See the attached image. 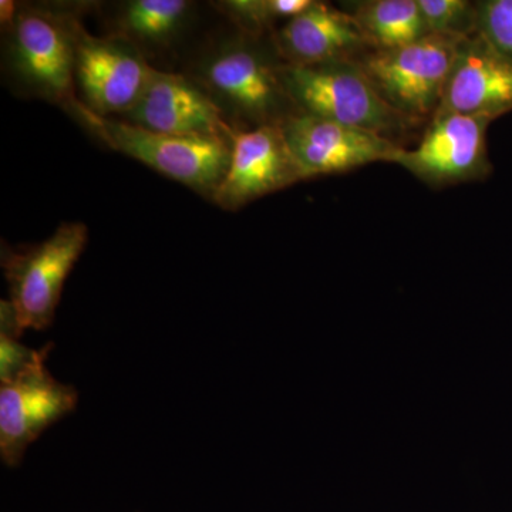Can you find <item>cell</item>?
<instances>
[{
	"label": "cell",
	"instance_id": "obj_18",
	"mask_svg": "<svg viewBox=\"0 0 512 512\" xmlns=\"http://www.w3.org/2000/svg\"><path fill=\"white\" fill-rule=\"evenodd\" d=\"M477 32L512 63V0L477 3Z\"/></svg>",
	"mask_w": 512,
	"mask_h": 512
},
{
	"label": "cell",
	"instance_id": "obj_19",
	"mask_svg": "<svg viewBox=\"0 0 512 512\" xmlns=\"http://www.w3.org/2000/svg\"><path fill=\"white\" fill-rule=\"evenodd\" d=\"M45 350L46 346L40 350L26 348L15 336L0 333V383L15 379L33 365Z\"/></svg>",
	"mask_w": 512,
	"mask_h": 512
},
{
	"label": "cell",
	"instance_id": "obj_14",
	"mask_svg": "<svg viewBox=\"0 0 512 512\" xmlns=\"http://www.w3.org/2000/svg\"><path fill=\"white\" fill-rule=\"evenodd\" d=\"M205 80L212 92L239 113L262 124L275 120L289 100L279 69L245 47H231L214 57L205 67ZM291 101V100H289Z\"/></svg>",
	"mask_w": 512,
	"mask_h": 512
},
{
	"label": "cell",
	"instance_id": "obj_2",
	"mask_svg": "<svg viewBox=\"0 0 512 512\" xmlns=\"http://www.w3.org/2000/svg\"><path fill=\"white\" fill-rule=\"evenodd\" d=\"M289 100L303 113L397 141L414 124L394 110L373 86L357 60L279 69Z\"/></svg>",
	"mask_w": 512,
	"mask_h": 512
},
{
	"label": "cell",
	"instance_id": "obj_15",
	"mask_svg": "<svg viewBox=\"0 0 512 512\" xmlns=\"http://www.w3.org/2000/svg\"><path fill=\"white\" fill-rule=\"evenodd\" d=\"M353 16L376 50L397 49L429 35L417 0L360 3Z\"/></svg>",
	"mask_w": 512,
	"mask_h": 512
},
{
	"label": "cell",
	"instance_id": "obj_13",
	"mask_svg": "<svg viewBox=\"0 0 512 512\" xmlns=\"http://www.w3.org/2000/svg\"><path fill=\"white\" fill-rule=\"evenodd\" d=\"M276 42L288 64L298 66L357 60L376 50L355 16L320 2L289 20Z\"/></svg>",
	"mask_w": 512,
	"mask_h": 512
},
{
	"label": "cell",
	"instance_id": "obj_10",
	"mask_svg": "<svg viewBox=\"0 0 512 512\" xmlns=\"http://www.w3.org/2000/svg\"><path fill=\"white\" fill-rule=\"evenodd\" d=\"M12 56L20 79L43 96L70 101L76 74V40L53 16L23 12L13 23Z\"/></svg>",
	"mask_w": 512,
	"mask_h": 512
},
{
	"label": "cell",
	"instance_id": "obj_9",
	"mask_svg": "<svg viewBox=\"0 0 512 512\" xmlns=\"http://www.w3.org/2000/svg\"><path fill=\"white\" fill-rule=\"evenodd\" d=\"M153 70L131 47L86 33L76 37V77L84 106L97 116H126L143 96Z\"/></svg>",
	"mask_w": 512,
	"mask_h": 512
},
{
	"label": "cell",
	"instance_id": "obj_5",
	"mask_svg": "<svg viewBox=\"0 0 512 512\" xmlns=\"http://www.w3.org/2000/svg\"><path fill=\"white\" fill-rule=\"evenodd\" d=\"M301 180L340 174L373 163H394L402 144L315 114H289L279 121Z\"/></svg>",
	"mask_w": 512,
	"mask_h": 512
},
{
	"label": "cell",
	"instance_id": "obj_12",
	"mask_svg": "<svg viewBox=\"0 0 512 512\" xmlns=\"http://www.w3.org/2000/svg\"><path fill=\"white\" fill-rule=\"evenodd\" d=\"M512 110V63L480 33L458 43L436 114L458 113L498 119Z\"/></svg>",
	"mask_w": 512,
	"mask_h": 512
},
{
	"label": "cell",
	"instance_id": "obj_7",
	"mask_svg": "<svg viewBox=\"0 0 512 512\" xmlns=\"http://www.w3.org/2000/svg\"><path fill=\"white\" fill-rule=\"evenodd\" d=\"M490 117L436 114L414 148H403L396 164L431 187L466 183L491 171L487 153Z\"/></svg>",
	"mask_w": 512,
	"mask_h": 512
},
{
	"label": "cell",
	"instance_id": "obj_20",
	"mask_svg": "<svg viewBox=\"0 0 512 512\" xmlns=\"http://www.w3.org/2000/svg\"><path fill=\"white\" fill-rule=\"evenodd\" d=\"M0 18H2L3 23L6 22L13 26L16 18H18L15 3L9 2V0H6V2L2 0V2H0Z\"/></svg>",
	"mask_w": 512,
	"mask_h": 512
},
{
	"label": "cell",
	"instance_id": "obj_4",
	"mask_svg": "<svg viewBox=\"0 0 512 512\" xmlns=\"http://www.w3.org/2000/svg\"><path fill=\"white\" fill-rule=\"evenodd\" d=\"M464 37L427 35L410 45L357 59L384 100L414 124L433 120Z\"/></svg>",
	"mask_w": 512,
	"mask_h": 512
},
{
	"label": "cell",
	"instance_id": "obj_8",
	"mask_svg": "<svg viewBox=\"0 0 512 512\" xmlns=\"http://www.w3.org/2000/svg\"><path fill=\"white\" fill-rule=\"evenodd\" d=\"M301 181L281 124L232 131L231 161L214 200L225 210H238L264 195Z\"/></svg>",
	"mask_w": 512,
	"mask_h": 512
},
{
	"label": "cell",
	"instance_id": "obj_1",
	"mask_svg": "<svg viewBox=\"0 0 512 512\" xmlns=\"http://www.w3.org/2000/svg\"><path fill=\"white\" fill-rule=\"evenodd\" d=\"M87 238L86 225L66 222L40 244L3 248L2 268L10 301L2 302L0 333L19 339L25 330L52 325L67 276L83 254Z\"/></svg>",
	"mask_w": 512,
	"mask_h": 512
},
{
	"label": "cell",
	"instance_id": "obj_16",
	"mask_svg": "<svg viewBox=\"0 0 512 512\" xmlns=\"http://www.w3.org/2000/svg\"><path fill=\"white\" fill-rule=\"evenodd\" d=\"M190 9L185 0H134L124 10L121 25L128 35L163 42L177 32Z\"/></svg>",
	"mask_w": 512,
	"mask_h": 512
},
{
	"label": "cell",
	"instance_id": "obj_3",
	"mask_svg": "<svg viewBox=\"0 0 512 512\" xmlns=\"http://www.w3.org/2000/svg\"><path fill=\"white\" fill-rule=\"evenodd\" d=\"M73 107L107 146L201 194L214 198L227 174L231 137L157 133L124 120L97 116L77 101Z\"/></svg>",
	"mask_w": 512,
	"mask_h": 512
},
{
	"label": "cell",
	"instance_id": "obj_17",
	"mask_svg": "<svg viewBox=\"0 0 512 512\" xmlns=\"http://www.w3.org/2000/svg\"><path fill=\"white\" fill-rule=\"evenodd\" d=\"M429 35L468 37L477 33V5L466 0H417Z\"/></svg>",
	"mask_w": 512,
	"mask_h": 512
},
{
	"label": "cell",
	"instance_id": "obj_11",
	"mask_svg": "<svg viewBox=\"0 0 512 512\" xmlns=\"http://www.w3.org/2000/svg\"><path fill=\"white\" fill-rule=\"evenodd\" d=\"M124 121L177 136L231 137L221 107L180 74L153 70L146 90Z\"/></svg>",
	"mask_w": 512,
	"mask_h": 512
},
{
	"label": "cell",
	"instance_id": "obj_6",
	"mask_svg": "<svg viewBox=\"0 0 512 512\" xmlns=\"http://www.w3.org/2000/svg\"><path fill=\"white\" fill-rule=\"evenodd\" d=\"M45 353L15 379L0 384V457L8 467H18L26 450L56 421L76 410L79 393L50 375Z\"/></svg>",
	"mask_w": 512,
	"mask_h": 512
}]
</instances>
